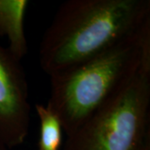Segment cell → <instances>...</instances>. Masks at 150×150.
I'll list each match as a JSON object with an SVG mask.
<instances>
[{"instance_id": "6da1fadb", "label": "cell", "mask_w": 150, "mask_h": 150, "mask_svg": "<svg viewBox=\"0 0 150 150\" xmlns=\"http://www.w3.org/2000/svg\"><path fill=\"white\" fill-rule=\"evenodd\" d=\"M149 24V0L67 1L43 35L39 64L51 77L102 54Z\"/></svg>"}, {"instance_id": "7a4b0ae2", "label": "cell", "mask_w": 150, "mask_h": 150, "mask_svg": "<svg viewBox=\"0 0 150 150\" xmlns=\"http://www.w3.org/2000/svg\"><path fill=\"white\" fill-rule=\"evenodd\" d=\"M150 59V24L92 59L50 77L48 106L67 136L116 93Z\"/></svg>"}, {"instance_id": "3957f363", "label": "cell", "mask_w": 150, "mask_h": 150, "mask_svg": "<svg viewBox=\"0 0 150 150\" xmlns=\"http://www.w3.org/2000/svg\"><path fill=\"white\" fill-rule=\"evenodd\" d=\"M150 59L67 136L64 150H143L150 144Z\"/></svg>"}, {"instance_id": "277c9868", "label": "cell", "mask_w": 150, "mask_h": 150, "mask_svg": "<svg viewBox=\"0 0 150 150\" xmlns=\"http://www.w3.org/2000/svg\"><path fill=\"white\" fill-rule=\"evenodd\" d=\"M30 123L28 87L21 60L0 45V144H22Z\"/></svg>"}, {"instance_id": "5b68a950", "label": "cell", "mask_w": 150, "mask_h": 150, "mask_svg": "<svg viewBox=\"0 0 150 150\" xmlns=\"http://www.w3.org/2000/svg\"><path fill=\"white\" fill-rule=\"evenodd\" d=\"M28 1L0 0V35L8 39V50L21 60L28 53L24 16Z\"/></svg>"}, {"instance_id": "8992f818", "label": "cell", "mask_w": 150, "mask_h": 150, "mask_svg": "<svg viewBox=\"0 0 150 150\" xmlns=\"http://www.w3.org/2000/svg\"><path fill=\"white\" fill-rule=\"evenodd\" d=\"M40 123L38 150H59L63 141V125L59 116L48 106L36 104Z\"/></svg>"}, {"instance_id": "52a82bcc", "label": "cell", "mask_w": 150, "mask_h": 150, "mask_svg": "<svg viewBox=\"0 0 150 150\" xmlns=\"http://www.w3.org/2000/svg\"><path fill=\"white\" fill-rule=\"evenodd\" d=\"M0 150H9V149H8V148L5 147L4 144H0Z\"/></svg>"}]
</instances>
